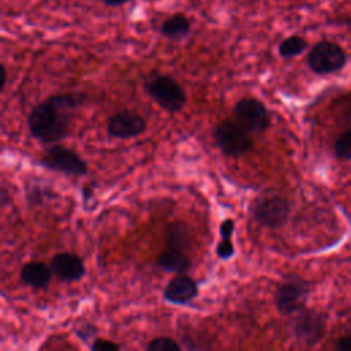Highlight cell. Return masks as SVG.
Listing matches in <instances>:
<instances>
[{"label":"cell","instance_id":"obj_1","mask_svg":"<svg viewBox=\"0 0 351 351\" xmlns=\"http://www.w3.org/2000/svg\"><path fill=\"white\" fill-rule=\"evenodd\" d=\"M85 101L84 93H59L37 103L27 117V128L33 138L44 145L63 140L77 108Z\"/></svg>","mask_w":351,"mask_h":351},{"label":"cell","instance_id":"obj_2","mask_svg":"<svg viewBox=\"0 0 351 351\" xmlns=\"http://www.w3.org/2000/svg\"><path fill=\"white\" fill-rule=\"evenodd\" d=\"M215 145L229 158H240L245 155L252 147L254 140L237 121L223 119L219 122L213 133Z\"/></svg>","mask_w":351,"mask_h":351},{"label":"cell","instance_id":"obj_3","mask_svg":"<svg viewBox=\"0 0 351 351\" xmlns=\"http://www.w3.org/2000/svg\"><path fill=\"white\" fill-rule=\"evenodd\" d=\"M145 90L151 99L167 112H178L186 103L184 88L170 75H152L145 81Z\"/></svg>","mask_w":351,"mask_h":351},{"label":"cell","instance_id":"obj_4","mask_svg":"<svg viewBox=\"0 0 351 351\" xmlns=\"http://www.w3.org/2000/svg\"><path fill=\"white\" fill-rule=\"evenodd\" d=\"M40 165L51 171L62 173L67 177H82L88 173V163L71 148L51 144L41 152Z\"/></svg>","mask_w":351,"mask_h":351},{"label":"cell","instance_id":"obj_5","mask_svg":"<svg viewBox=\"0 0 351 351\" xmlns=\"http://www.w3.org/2000/svg\"><path fill=\"white\" fill-rule=\"evenodd\" d=\"M289 211L288 200L278 195L258 196L250 206L252 219L266 229L281 228L287 222Z\"/></svg>","mask_w":351,"mask_h":351},{"label":"cell","instance_id":"obj_6","mask_svg":"<svg viewBox=\"0 0 351 351\" xmlns=\"http://www.w3.org/2000/svg\"><path fill=\"white\" fill-rule=\"evenodd\" d=\"M308 295V284L299 276L284 277L274 293L276 308L282 315H291L303 308Z\"/></svg>","mask_w":351,"mask_h":351},{"label":"cell","instance_id":"obj_7","mask_svg":"<svg viewBox=\"0 0 351 351\" xmlns=\"http://www.w3.org/2000/svg\"><path fill=\"white\" fill-rule=\"evenodd\" d=\"M236 121L250 133L261 134L270 126L267 107L256 97H243L234 104Z\"/></svg>","mask_w":351,"mask_h":351},{"label":"cell","instance_id":"obj_8","mask_svg":"<svg viewBox=\"0 0 351 351\" xmlns=\"http://www.w3.org/2000/svg\"><path fill=\"white\" fill-rule=\"evenodd\" d=\"M310 69L317 74H329L340 70L346 63V53L335 43L321 41L313 47L307 58Z\"/></svg>","mask_w":351,"mask_h":351},{"label":"cell","instance_id":"obj_9","mask_svg":"<svg viewBox=\"0 0 351 351\" xmlns=\"http://www.w3.org/2000/svg\"><path fill=\"white\" fill-rule=\"evenodd\" d=\"M147 130V121L137 112L119 111L107 121V134L112 138H134Z\"/></svg>","mask_w":351,"mask_h":351},{"label":"cell","instance_id":"obj_10","mask_svg":"<svg viewBox=\"0 0 351 351\" xmlns=\"http://www.w3.org/2000/svg\"><path fill=\"white\" fill-rule=\"evenodd\" d=\"M293 333L307 346L318 343L325 333V317L315 310L300 308L293 322Z\"/></svg>","mask_w":351,"mask_h":351},{"label":"cell","instance_id":"obj_11","mask_svg":"<svg viewBox=\"0 0 351 351\" xmlns=\"http://www.w3.org/2000/svg\"><path fill=\"white\" fill-rule=\"evenodd\" d=\"M53 276L64 282L81 280L86 270L82 259L73 252H58L52 256L49 263Z\"/></svg>","mask_w":351,"mask_h":351},{"label":"cell","instance_id":"obj_12","mask_svg":"<svg viewBox=\"0 0 351 351\" xmlns=\"http://www.w3.org/2000/svg\"><path fill=\"white\" fill-rule=\"evenodd\" d=\"M199 295V287L195 280L185 274L173 277L163 289V299L176 306H186Z\"/></svg>","mask_w":351,"mask_h":351},{"label":"cell","instance_id":"obj_13","mask_svg":"<svg viewBox=\"0 0 351 351\" xmlns=\"http://www.w3.org/2000/svg\"><path fill=\"white\" fill-rule=\"evenodd\" d=\"M53 273L51 266L45 265L44 262L40 261H30L26 262L19 273L21 281L33 288V289H44L48 287V284L51 282Z\"/></svg>","mask_w":351,"mask_h":351},{"label":"cell","instance_id":"obj_14","mask_svg":"<svg viewBox=\"0 0 351 351\" xmlns=\"http://www.w3.org/2000/svg\"><path fill=\"white\" fill-rule=\"evenodd\" d=\"M156 266L167 273L182 274L191 269L192 262L185 251L166 247L165 251L158 256Z\"/></svg>","mask_w":351,"mask_h":351},{"label":"cell","instance_id":"obj_15","mask_svg":"<svg viewBox=\"0 0 351 351\" xmlns=\"http://www.w3.org/2000/svg\"><path fill=\"white\" fill-rule=\"evenodd\" d=\"M192 243L191 230L184 222H173L166 232V247L188 251Z\"/></svg>","mask_w":351,"mask_h":351},{"label":"cell","instance_id":"obj_16","mask_svg":"<svg viewBox=\"0 0 351 351\" xmlns=\"http://www.w3.org/2000/svg\"><path fill=\"white\" fill-rule=\"evenodd\" d=\"M191 30V23L186 16L182 14H176L166 19L160 27V32L163 36L171 40H180L188 36Z\"/></svg>","mask_w":351,"mask_h":351},{"label":"cell","instance_id":"obj_17","mask_svg":"<svg viewBox=\"0 0 351 351\" xmlns=\"http://www.w3.org/2000/svg\"><path fill=\"white\" fill-rule=\"evenodd\" d=\"M307 48V43L300 36H291L282 40L278 45V52L282 58H295Z\"/></svg>","mask_w":351,"mask_h":351},{"label":"cell","instance_id":"obj_18","mask_svg":"<svg viewBox=\"0 0 351 351\" xmlns=\"http://www.w3.org/2000/svg\"><path fill=\"white\" fill-rule=\"evenodd\" d=\"M25 196L30 207H37L41 206L45 199H49L52 196V192L48 188H43V185L40 184L32 182L25 185Z\"/></svg>","mask_w":351,"mask_h":351},{"label":"cell","instance_id":"obj_19","mask_svg":"<svg viewBox=\"0 0 351 351\" xmlns=\"http://www.w3.org/2000/svg\"><path fill=\"white\" fill-rule=\"evenodd\" d=\"M147 351H180L181 346L169 336H158L148 341L145 346Z\"/></svg>","mask_w":351,"mask_h":351},{"label":"cell","instance_id":"obj_20","mask_svg":"<svg viewBox=\"0 0 351 351\" xmlns=\"http://www.w3.org/2000/svg\"><path fill=\"white\" fill-rule=\"evenodd\" d=\"M335 154L337 158L351 159V130L344 132L335 143Z\"/></svg>","mask_w":351,"mask_h":351},{"label":"cell","instance_id":"obj_21","mask_svg":"<svg viewBox=\"0 0 351 351\" xmlns=\"http://www.w3.org/2000/svg\"><path fill=\"white\" fill-rule=\"evenodd\" d=\"M215 255L221 261H228L233 258L234 255V244L232 241V237H221L217 247H215Z\"/></svg>","mask_w":351,"mask_h":351},{"label":"cell","instance_id":"obj_22","mask_svg":"<svg viewBox=\"0 0 351 351\" xmlns=\"http://www.w3.org/2000/svg\"><path fill=\"white\" fill-rule=\"evenodd\" d=\"M75 336L89 347V344L97 337V328L90 322H84L75 328Z\"/></svg>","mask_w":351,"mask_h":351},{"label":"cell","instance_id":"obj_23","mask_svg":"<svg viewBox=\"0 0 351 351\" xmlns=\"http://www.w3.org/2000/svg\"><path fill=\"white\" fill-rule=\"evenodd\" d=\"M121 348V346L112 340H107V339H101V337H96L90 344H89V350L92 351H118Z\"/></svg>","mask_w":351,"mask_h":351},{"label":"cell","instance_id":"obj_24","mask_svg":"<svg viewBox=\"0 0 351 351\" xmlns=\"http://www.w3.org/2000/svg\"><path fill=\"white\" fill-rule=\"evenodd\" d=\"M336 350H340V351H351V335H347V336H343L339 343L336 344Z\"/></svg>","mask_w":351,"mask_h":351},{"label":"cell","instance_id":"obj_25","mask_svg":"<svg viewBox=\"0 0 351 351\" xmlns=\"http://www.w3.org/2000/svg\"><path fill=\"white\" fill-rule=\"evenodd\" d=\"M82 197H84V203H85V207L89 206V202L93 199V188L92 185H84L82 188Z\"/></svg>","mask_w":351,"mask_h":351},{"label":"cell","instance_id":"obj_26","mask_svg":"<svg viewBox=\"0 0 351 351\" xmlns=\"http://www.w3.org/2000/svg\"><path fill=\"white\" fill-rule=\"evenodd\" d=\"M107 5H121L123 3H126L128 0H103Z\"/></svg>","mask_w":351,"mask_h":351},{"label":"cell","instance_id":"obj_27","mask_svg":"<svg viewBox=\"0 0 351 351\" xmlns=\"http://www.w3.org/2000/svg\"><path fill=\"white\" fill-rule=\"evenodd\" d=\"M5 200H7V189L3 186V188H1V206H3V207L7 204Z\"/></svg>","mask_w":351,"mask_h":351}]
</instances>
